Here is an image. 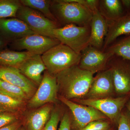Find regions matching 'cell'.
<instances>
[{"label": "cell", "instance_id": "f1b7e54d", "mask_svg": "<svg viewBox=\"0 0 130 130\" xmlns=\"http://www.w3.org/2000/svg\"><path fill=\"white\" fill-rule=\"evenodd\" d=\"M18 120L17 113L0 111V128Z\"/></svg>", "mask_w": 130, "mask_h": 130}, {"label": "cell", "instance_id": "9a60e30c", "mask_svg": "<svg viewBox=\"0 0 130 130\" xmlns=\"http://www.w3.org/2000/svg\"><path fill=\"white\" fill-rule=\"evenodd\" d=\"M109 24V22L101 14L98 9L93 12L90 24L89 45L100 50L103 48Z\"/></svg>", "mask_w": 130, "mask_h": 130}, {"label": "cell", "instance_id": "e575fe53", "mask_svg": "<svg viewBox=\"0 0 130 130\" xmlns=\"http://www.w3.org/2000/svg\"><path fill=\"white\" fill-rule=\"evenodd\" d=\"M126 108L128 109L130 116V98L125 105Z\"/></svg>", "mask_w": 130, "mask_h": 130}, {"label": "cell", "instance_id": "836d02e7", "mask_svg": "<svg viewBox=\"0 0 130 130\" xmlns=\"http://www.w3.org/2000/svg\"><path fill=\"white\" fill-rule=\"evenodd\" d=\"M121 1L124 9L126 11V14L130 13V0H121Z\"/></svg>", "mask_w": 130, "mask_h": 130}, {"label": "cell", "instance_id": "ffe728a7", "mask_svg": "<svg viewBox=\"0 0 130 130\" xmlns=\"http://www.w3.org/2000/svg\"><path fill=\"white\" fill-rule=\"evenodd\" d=\"M27 51H16L8 48L0 51V66L17 67L33 55Z\"/></svg>", "mask_w": 130, "mask_h": 130}, {"label": "cell", "instance_id": "ac0fdd59", "mask_svg": "<svg viewBox=\"0 0 130 130\" xmlns=\"http://www.w3.org/2000/svg\"><path fill=\"white\" fill-rule=\"evenodd\" d=\"M51 105L47 104L30 112L26 121V130H43L47 123L52 112Z\"/></svg>", "mask_w": 130, "mask_h": 130}, {"label": "cell", "instance_id": "30bf717a", "mask_svg": "<svg viewBox=\"0 0 130 130\" xmlns=\"http://www.w3.org/2000/svg\"><path fill=\"white\" fill-rule=\"evenodd\" d=\"M114 55L111 52L102 51L89 44L81 51L78 66L94 74L106 70L108 63Z\"/></svg>", "mask_w": 130, "mask_h": 130}, {"label": "cell", "instance_id": "d590c367", "mask_svg": "<svg viewBox=\"0 0 130 130\" xmlns=\"http://www.w3.org/2000/svg\"><path fill=\"white\" fill-rule=\"evenodd\" d=\"M18 130H26V129L25 127L21 126V127Z\"/></svg>", "mask_w": 130, "mask_h": 130}, {"label": "cell", "instance_id": "d6986e66", "mask_svg": "<svg viewBox=\"0 0 130 130\" xmlns=\"http://www.w3.org/2000/svg\"><path fill=\"white\" fill-rule=\"evenodd\" d=\"M98 10L109 23L124 15V9L120 0H101Z\"/></svg>", "mask_w": 130, "mask_h": 130}, {"label": "cell", "instance_id": "d6a6232c", "mask_svg": "<svg viewBox=\"0 0 130 130\" xmlns=\"http://www.w3.org/2000/svg\"><path fill=\"white\" fill-rule=\"evenodd\" d=\"M9 42L0 35V51L8 48Z\"/></svg>", "mask_w": 130, "mask_h": 130}, {"label": "cell", "instance_id": "cb8c5ba5", "mask_svg": "<svg viewBox=\"0 0 130 130\" xmlns=\"http://www.w3.org/2000/svg\"><path fill=\"white\" fill-rule=\"evenodd\" d=\"M0 94L24 101L29 98L25 92L22 89L1 79Z\"/></svg>", "mask_w": 130, "mask_h": 130}, {"label": "cell", "instance_id": "4316f807", "mask_svg": "<svg viewBox=\"0 0 130 130\" xmlns=\"http://www.w3.org/2000/svg\"><path fill=\"white\" fill-rule=\"evenodd\" d=\"M60 112L58 109H53L51 116L43 130H57L60 118Z\"/></svg>", "mask_w": 130, "mask_h": 130}, {"label": "cell", "instance_id": "484cf974", "mask_svg": "<svg viewBox=\"0 0 130 130\" xmlns=\"http://www.w3.org/2000/svg\"><path fill=\"white\" fill-rule=\"evenodd\" d=\"M110 122L107 120H98L92 121L85 127L78 130H109Z\"/></svg>", "mask_w": 130, "mask_h": 130}, {"label": "cell", "instance_id": "d4e9b609", "mask_svg": "<svg viewBox=\"0 0 130 130\" xmlns=\"http://www.w3.org/2000/svg\"><path fill=\"white\" fill-rule=\"evenodd\" d=\"M25 101L0 94V111L17 113L23 107Z\"/></svg>", "mask_w": 130, "mask_h": 130}, {"label": "cell", "instance_id": "7c38bea8", "mask_svg": "<svg viewBox=\"0 0 130 130\" xmlns=\"http://www.w3.org/2000/svg\"><path fill=\"white\" fill-rule=\"evenodd\" d=\"M115 95L112 71L109 68L98 72L94 77L88 91L83 99L97 100Z\"/></svg>", "mask_w": 130, "mask_h": 130}, {"label": "cell", "instance_id": "8992f818", "mask_svg": "<svg viewBox=\"0 0 130 130\" xmlns=\"http://www.w3.org/2000/svg\"><path fill=\"white\" fill-rule=\"evenodd\" d=\"M130 98V94L117 97L97 100H75L82 105L93 107L105 115L112 123L118 125L123 108Z\"/></svg>", "mask_w": 130, "mask_h": 130}, {"label": "cell", "instance_id": "7a4b0ae2", "mask_svg": "<svg viewBox=\"0 0 130 130\" xmlns=\"http://www.w3.org/2000/svg\"><path fill=\"white\" fill-rule=\"evenodd\" d=\"M51 10L58 23L64 26L73 24L79 26L90 25L93 12L71 0L51 1Z\"/></svg>", "mask_w": 130, "mask_h": 130}, {"label": "cell", "instance_id": "1f68e13d", "mask_svg": "<svg viewBox=\"0 0 130 130\" xmlns=\"http://www.w3.org/2000/svg\"><path fill=\"white\" fill-rule=\"evenodd\" d=\"M21 126V123L18 120L0 128V130H18Z\"/></svg>", "mask_w": 130, "mask_h": 130}, {"label": "cell", "instance_id": "4fadbf2b", "mask_svg": "<svg viewBox=\"0 0 130 130\" xmlns=\"http://www.w3.org/2000/svg\"><path fill=\"white\" fill-rule=\"evenodd\" d=\"M33 34L36 33L18 18L0 19V35L9 43Z\"/></svg>", "mask_w": 130, "mask_h": 130}, {"label": "cell", "instance_id": "277c9868", "mask_svg": "<svg viewBox=\"0 0 130 130\" xmlns=\"http://www.w3.org/2000/svg\"><path fill=\"white\" fill-rule=\"evenodd\" d=\"M55 38L66 45L77 53L89 44L90 36V25L79 26L71 24L59 27L53 31Z\"/></svg>", "mask_w": 130, "mask_h": 130}, {"label": "cell", "instance_id": "8fae6325", "mask_svg": "<svg viewBox=\"0 0 130 130\" xmlns=\"http://www.w3.org/2000/svg\"><path fill=\"white\" fill-rule=\"evenodd\" d=\"M113 81L116 95L130 94V61L114 55L111 59Z\"/></svg>", "mask_w": 130, "mask_h": 130}, {"label": "cell", "instance_id": "74e56055", "mask_svg": "<svg viewBox=\"0 0 130 130\" xmlns=\"http://www.w3.org/2000/svg\"></svg>", "mask_w": 130, "mask_h": 130}, {"label": "cell", "instance_id": "52a82bcc", "mask_svg": "<svg viewBox=\"0 0 130 130\" xmlns=\"http://www.w3.org/2000/svg\"><path fill=\"white\" fill-rule=\"evenodd\" d=\"M59 99L71 112V128L74 130L82 129L92 121L108 119L105 115L93 107L77 104L62 96Z\"/></svg>", "mask_w": 130, "mask_h": 130}, {"label": "cell", "instance_id": "6da1fadb", "mask_svg": "<svg viewBox=\"0 0 130 130\" xmlns=\"http://www.w3.org/2000/svg\"><path fill=\"white\" fill-rule=\"evenodd\" d=\"M94 74L73 66L59 73L56 76L61 96L71 100L84 98L94 78Z\"/></svg>", "mask_w": 130, "mask_h": 130}, {"label": "cell", "instance_id": "9c48e42d", "mask_svg": "<svg viewBox=\"0 0 130 130\" xmlns=\"http://www.w3.org/2000/svg\"><path fill=\"white\" fill-rule=\"evenodd\" d=\"M58 91L56 76L50 74L46 70L38 89L28 103V107L37 108L47 103L57 102Z\"/></svg>", "mask_w": 130, "mask_h": 130}, {"label": "cell", "instance_id": "44dd1931", "mask_svg": "<svg viewBox=\"0 0 130 130\" xmlns=\"http://www.w3.org/2000/svg\"><path fill=\"white\" fill-rule=\"evenodd\" d=\"M20 2L23 6L36 10L42 13L47 18L52 21L58 23L56 19L55 18L51 11V1L20 0Z\"/></svg>", "mask_w": 130, "mask_h": 130}, {"label": "cell", "instance_id": "f546056e", "mask_svg": "<svg viewBox=\"0 0 130 130\" xmlns=\"http://www.w3.org/2000/svg\"><path fill=\"white\" fill-rule=\"evenodd\" d=\"M73 2L77 3L83 5L91 11L94 12L98 9L100 1L98 0H71Z\"/></svg>", "mask_w": 130, "mask_h": 130}, {"label": "cell", "instance_id": "5bb4252c", "mask_svg": "<svg viewBox=\"0 0 130 130\" xmlns=\"http://www.w3.org/2000/svg\"><path fill=\"white\" fill-rule=\"evenodd\" d=\"M0 79L20 88L29 98L36 92V85L15 67L0 66Z\"/></svg>", "mask_w": 130, "mask_h": 130}, {"label": "cell", "instance_id": "2e32d148", "mask_svg": "<svg viewBox=\"0 0 130 130\" xmlns=\"http://www.w3.org/2000/svg\"><path fill=\"white\" fill-rule=\"evenodd\" d=\"M16 67L28 79L39 86L43 77L42 73L46 70L41 55H33Z\"/></svg>", "mask_w": 130, "mask_h": 130}, {"label": "cell", "instance_id": "e0dca14e", "mask_svg": "<svg viewBox=\"0 0 130 130\" xmlns=\"http://www.w3.org/2000/svg\"><path fill=\"white\" fill-rule=\"evenodd\" d=\"M130 35V13H127L115 21L109 23L108 31L104 41V51L118 37Z\"/></svg>", "mask_w": 130, "mask_h": 130}, {"label": "cell", "instance_id": "3957f363", "mask_svg": "<svg viewBox=\"0 0 130 130\" xmlns=\"http://www.w3.org/2000/svg\"><path fill=\"white\" fill-rule=\"evenodd\" d=\"M41 56L47 71L51 75L56 76L64 70L78 65L81 54L77 53L69 47L60 43L50 49Z\"/></svg>", "mask_w": 130, "mask_h": 130}, {"label": "cell", "instance_id": "8d00e7d4", "mask_svg": "<svg viewBox=\"0 0 130 130\" xmlns=\"http://www.w3.org/2000/svg\"><path fill=\"white\" fill-rule=\"evenodd\" d=\"M111 130V129H110V130Z\"/></svg>", "mask_w": 130, "mask_h": 130}, {"label": "cell", "instance_id": "5b68a950", "mask_svg": "<svg viewBox=\"0 0 130 130\" xmlns=\"http://www.w3.org/2000/svg\"><path fill=\"white\" fill-rule=\"evenodd\" d=\"M16 18L24 22L36 34L55 38L53 31L59 27V24L47 18L40 12L21 5Z\"/></svg>", "mask_w": 130, "mask_h": 130}, {"label": "cell", "instance_id": "7402d4cb", "mask_svg": "<svg viewBox=\"0 0 130 130\" xmlns=\"http://www.w3.org/2000/svg\"><path fill=\"white\" fill-rule=\"evenodd\" d=\"M106 51L111 52L115 56L130 61V35L111 45Z\"/></svg>", "mask_w": 130, "mask_h": 130}, {"label": "cell", "instance_id": "4dcf8cb0", "mask_svg": "<svg viewBox=\"0 0 130 130\" xmlns=\"http://www.w3.org/2000/svg\"><path fill=\"white\" fill-rule=\"evenodd\" d=\"M71 120L70 115L65 113L62 117L58 130H71Z\"/></svg>", "mask_w": 130, "mask_h": 130}, {"label": "cell", "instance_id": "83f0119b", "mask_svg": "<svg viewBox=\"0 0 130 130\" xmlns=\"http://www.w3.org/2000/svg\"><path fill=\"white\" fill-rule=\"evenodd\" d=\"M117 130H130V116L128 109L124 108L118 124Z\"/></svg>", "mask_w": 130, "mask_h": 130}, {"label": "cell", "instance_id": "603a6c76", "mask_svg": "<svg viewBox=\"0 0 130 130\" xmlns=\"http://www.w3.org/2000/svg\"><path fill=\"white\" fill-rule=\"evenodd\" d=\"M21 5L20 0H0V19L16 18Z\"/></svg>", "mask_w": 130, "mask_h": 130}, {"label": "cell", "instance_id": "ba28073f", "mask_svg": "<svg viewBox=\"0 0 130 130\" xmlns=\"http://www.w3.org/2000/svg\"><path fill=\"white\" fill-rule=\"evenodd\" d=\"M60 43L56 38L39 34L28 35L8 44L9 49L20 51L26 50L35 55H42L54 46Z\"/></svg>", "mask_w": 130, "mask_h": 130}]
</instances>
